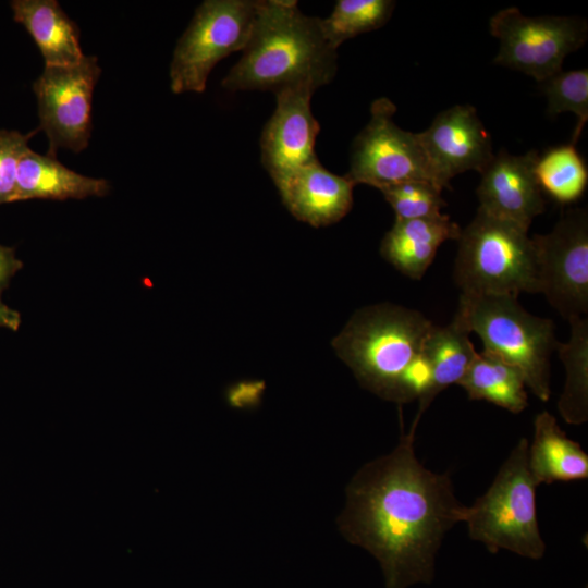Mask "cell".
I'll return each mask as SVG.
<instances>
[{
  "instance_id": "cell-1",
  "label": "cell",
  "mask_w": 588,
  "mask_h": 588,
  "mask_svg": "<svg viewBox=\"0 0 588 588\" xmlns=\"http://www.w3.org/2000/svg\"><path fill=\"white\" fill-rule=\"evenodd\" d=\"M415 436L402 433L391 452L355 473L338 517L345 540L377 559L385 588L430 584L445 534L465 517L450 476L416 457Z\"/></svg>"
},
{
  "instance_id": "cell-2",
  "label": "cell",
  "mask_w": 588,
  "mask_h": 588,
  "mask_svg": "<svg viewBox=\"0 0 588 588\" xmlns=\"http://www.w3.org/2000/svg\"><path fill=\"white\" fill-rule=\"evenodd\" d=\"M338 49L323 35L321 19L301 12L293 0H257V9L242 58L222 86L231 91L287 90L315 93L331 83Z\"/></svg>"
},
{
  "instance_id": "cell-3",
  "label": "cell",
  "mask_w": 588,
  "mask_h": 588,
  "mask_svg": "<svg viewBox=\"0 0 588 588\" xmlns=\"http://www.w3.org/2000/svg\"><path fill=\"white\" fill-rule=\"evenodd\" d=\"M431 327L418 310L390 303L370 305L354 313L332 347L363 388L402 405L419 400L428 389L422 348Z\"/></svg>"
},
{
  "instance_id": "cell-4",
  "label": "cell",
  "mask_w": 588,
  "mask_h": 588,
  "mask_svg": "<svg viewBox=\"0 0 588 588\" xmlns=\"http://www.w3.org/2000/svg\"><path fill=\"white\" fill-rule=\"evenodd\" d=\"M453 319L479 335L485 352L518 369L537 399L550 400V358L559 344L552 320L528 313L517 296L463 294Z\"/></svg>"
},
{
  "instance_id": "cell-5",
  "label": "cell",
  "mask_w": 588,
  "mask_h": 588,
  "mask_svg": "<svg viewBox=\"0 0 588 588\" xmlns=\"http://www.w3.org/2000/svg\"><path fill=\"white\" fill-rule=\"evenodd\" d=\"M453 279L463 295L539 293L528 229L477 210L461 231Z\"/></svg>"
},
{
  "instance_id": "cell-6",
  "label": "cell",
  "mask_w": 588,
  "mask_h": 588,
  "mask_svg": "<svg viewBox=\"0 0 588 588\" xmlns=\"http://www.w3.org/2000/svg\"><path fill=\"white\" fill-rule=\"evenodd\" d=\"M528 440L522 438L503 462L489 489L470 506L464 523L471 540L491 553L511 551L540 560L546 552L536 511V488L528 468Z\"/></svg>"
},
{
  "instance_id": "cell-7",
  "label": "cell",
  "mask_w": 588,
  "mask_h": 588,
  "mask_svg": "<svg viewBox=\"0 0 588 588\" xmlns=\"http://www.w3.org/2000/svg\"><path fill=\"white\" fill-rule=\"evenodd\" d=\"M256 9L255 0L204 1L175 46L170 65L171 90L203 93L215 65L245 48Z\"/></svg>"
},
{
  "instance_id": "cell-8",
  "label": "cell",
  "mask_w": 588,
  "mask_h": 588,
  "mask_svg": "<svg viewBox=\"0 0 588 588\" xmlns=\"http://www.w3.org/2000/svg\"><path fill=\"white\" fill-rule=\"evenodd\" d=\"M489 29L500 41L494 62L539 83L562 71L564 59L579 49L588 35L587 22L580 17H529L515 7L497 12Z\"/></svg>"
},
{
  "instance_id": "cell-9",
  "label": "cell",
  "mask_w": 588,
  "mask_h": 588,
  "mask_svg": "<svg viewBox=\"0 0 588 588\" xmlns=\"http://www.w3.org/2000/svg\"><path fill=\"white\" fill-rule=\"evenodd\" d=\"M395 112V105L388 98L371 103L370 120L352 144L345 175L355 185L382 191L408 181L433 184L417 133L399 127L393 121Z\"/></svg>"
},
{
  "instance_id": "cell-10",
  "label": "cell",
  "mask_w": 588,
  "mask_h": 588,
  "mask_svg": "<svg viewBox=\"0 0 588 588\" xmlns=\"http://www.w3.org/2000/svg\"><path fill=\"white\" fill-rule=\"evenodd\" d=\"M101 69L95 56L78 63L46 66L34 82L39 130L49 140L48 155L57 157L59 148L83 151L93 130V95Z\"/></svg>"
},
{
  "instance_id": "cell-11",
  "label": "cell",
  "mask_w": 588,
  "mask_h": 588,
  "mask_svg": "<svg viewBox=\"0 0 588 588\" xmlns=\"http://www.w3.org/2000/svg\"><path fill=\"white\" fill-rule=\"evenodd\" d=\"M539 293L567 321L588 313V215L564 212L553 230L531 237Z\"/></svg>"
},
{
  "instance_id": "cell-12",
  "label": "cell",
  "mask_w": 588,
  "mask_h": 588,
  "mask_svg": "<svg viewBox=\"0 0 588 588\" xmlns=\"http://www.w3.org/2000/svg\"><path fill=\"white\" fill-rule=\"evenodd\" d=\"M434 186L451 189L460 173H479L493 157L489 132L470 105L441 111L424 132L417 133Z\"/></svg>"
},
{
  "instance_id": "cell-13",
  "label": "cell",
  "mask_w": 588,
  "mask_h": 588,
  "mask_svg": "<svg viewBox=\"0 0 588 588\" xmlns=\"http://www.w3.org/2000/svg\"><path fill=\"white\" fill-rule=\"evenodd\" d=\"M313 94L295 89L275 95V110L260 137L261 163L274 184L317 159L320 125L310 108Z\"/></svg>"
},
{
  "instance_id": "cell-14",
  "label": "cell",
  "mask_w": 588,
  "mask_h": 588,
  "mask_svg": "<svg viewBox=\"0 0 588 588\" xmlns=\"http://www.w3.org/2000/svg\"><path fill=\"white\" fill-rule=\"evenodd\" d=\"M538 152L511 155L501 149L481 170L478 209L529 230L546 201L535 175Z\"/></svg>"
},
{
  "instance_id": "cell-15",
  "label": "cell",
  "mask_w": 588,
  "mask_h": 588,
  "mask_svg": "<svg viewBox=\"0 0 588 588\" xmlns=\"http://www.w3.org/2000/svg\"><path fill=\"white\" fill-rule=\"evenodd\" d=\"M286 209L315 228L339 222L352 209L355 184L336 175L316 159L275 184Z\"/></svg>"
},
{
  "instance_id": "cell-16",
  "label": "cell",
  "mask_w": 588,
  "mask_h": 588,
  "mask_svg": "<svg viewBox=\"0 0 588 588\" xmlns=\"http://www.w3.org/2000/svg\"><path fill=\"white\" fill-rule=\"evenodd\" d=\"M462 229L449 216L395 220L381 241L380 254L404 275L419 280L432 264L439 247L457 241Z\"/></svg>"
},
{
  "instance_id": "cell-17",
  "label": "cell",
  "mask_w": 588,
  "mask_h": 588,
  "mask_svg": "<svg viewBox=\"0 0 588 588\" xmlns=\"http://www.w3.org/2000/svg\"><path fill=\"white\" fill-rule=\"evenodd\" d=\"M105 179L82 175L54 156L28 148L20 159L13 203L29 199L68 200L103 197L110 192Z\"/></svg>"
},
{
  "instance_id": "cell-18",
  "label": "cell",
  "mask_w": 588,
  "mask_h": 588,
  "mask_svg": "<svg viewBox=\"0 0 588 588\" xmlns=\"http://www.w3.org/2000/svg\"><path fill=\"white\" fill-rule=\"evenodd\" d=\"M13 19L32 36L46 66L78 63L85 54L79 44V29L56 0H14Z\"/></svg>"
},
{
  "instance_id": "cell-19",
  "label": "cell",
  "mask_w": 588,
  "mask_h": 588,
  "mask_svg": "<svg viewBox=\"0 0 588 588\" xmlns=\"http://www.w3.org/2000/svg\"><path fill=\"white\" fill-rule=\"evenodd\" d=\"M528 468L539 486L588 478V455L569 439L549 412L537 414L528 443Z\"/></svg>"
},
{
  "instance_id": "cell-20",
  "label": "cell",
  "mask_w": 588,
  "mask_h": 588,
  "mask_svg": "<svg viewBox=\"0 0 588 588\" xmlns=\"http://www.w3.org/2000/svg\"><path fill=\"white\" fill-rule=\"evenodd\" d=\"M476 353L469 332L456 320L446 326L432 324L422 348L430 375L429 385L419 399L418 411L409 429L416 431L421 416L441 391L458 384Z\"/></svg>"
},
{
  "instance_id": "cell-21",
  "label": "cell",
  "mask_w": 588,
  "mask_h": 588,
  "mask_svg": "<svg viewBox=\"0 0 588 588\" xmlns=\"http://www.w3.org/2000/svg\"><path fill=\"white\" fill-rule=\"evenodd\" d=\"M457 385L470 400H483L513 414L528 405L527 385L519 370L485 351L476 353Z\"/></svg>"
},
{
  "instance_id": "cell-22",
  "label": "cell",
  "mask_w": 588,
  "mask_h": 588,
  "mask_svg": "<svg viewBox=\"0 0 588 588\" xmlns=\"http://www.w3.org/2000/svg\"><path fill=\"white\" fill-rule=\"evenodd\" d=\"M568 322L571 336L556 347L566 373L558 409L565 422L579 426L588 420V320L579 317Z\"/></svg>"
},
{
  "instance_id": "cell-23",
  "label": "cell",
  "mask_w": 588,
  "mask_h": 588,
  "mask_svg": "<svg viewBox=\"0 0 588 588\" xmlns=\"http://www.w3.org/2000/svg\"><path fill=\"white\" fill-rule=\"evenodd\" d=\"M535 175L542 194L563 205L577 201L588 183L587 166L573 143L538 154Z\"/></svg>"
},
{
  "instance_id": "cell-24",
  "label": "cell",
  "mask_w": 588,
  "mask_h": 588,
  "mask_svg": "<svg viewBox=\"0 0 588 588\" xmlns=\"http://www.w3.org/2000/svg\"><path fill=\"white\" fill-rule=\"evenodd\" d=\"M394 7L392 0H339L332 13L321 19L323 35L338 49L347 39L382 27Z\"/></svg>"
},
{
  "instance_id": "cell-25",
  "label": "cell",
  "mask_w": 588,
  "mask_h": 588,
  "mask_svg": "<svg viewBox=\"0 0 588 588\" xmlns=\"http://www.w3.org/2000/svg\"><path fill=\"white\" fill-rule=\"evenodd\" d=\"M542 84L551 117L563 112H572L577 117L571 142L576 144L588 120V69L560 71Z\"/></svg>"
},
{
  "instance_id": "cell-26",
  "label": "cell",
  "mask_w": 588,
  "mask_h": 588,
  "mask_svg": "<svg viewBox=\"0 0 588 588\" xmlns=\"http://www.w3.org/2000/svg\"><path fill=\"white\" fill-rule=\"evenodd\" d=\"M395 212V220L438 216L446 206L442 191L429 182L408 181L380 191Z\"/></svg>"
},
{
  "instance_id": "cell-27",
  "label": "cell",
  "mask_w": 588,
  "mask_h": 588,
  "mask_svg": "<svg viewBox=\"0 0 588 588\" xmlns=\"http://www.w3.org/2000/svg\"><path fill=\"white\" fill-rule=\"evenodd\" d=\"M39 131L22 134L17 131L0 130V205L13 203L17 166L29 148V139Z\"/></svg>"
},
{
  "instance_id": "cell-28",
  "label": "cell",
  "mask_w": 588,
  "mask_h": 588,
  "mask_svg": "<svg viewBox=\"0 0 588 588\" xmlns=\"http://www.w3.org/2000/svg\"><path fill=\"white\" fill-rule=\"evenodd\" d=\"M23 268V262L13 247L0 244V297L13 277Z\"/></svg>"
},
{
  "instance_id": "cell-29",
  "label": "cell",
  "mask_w": 588,
  "mask_h": 588,
  "mask_svg": "<svg viewBox=\"0 0 588 588\" xmlns=\"http://www.w3.org/2000/svg\"><path fill=\"white\" fill-rule=\"evenodd\" d=\"M21 321L20 313L9 307L0 297V328L17 331Z\"/></svg>"
}]
</instances>
